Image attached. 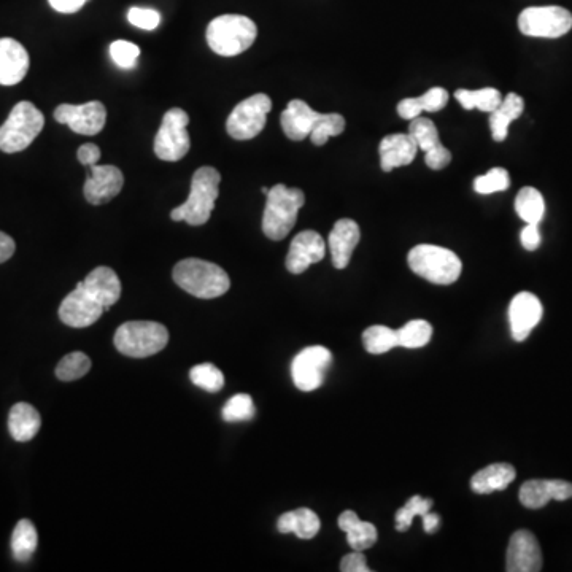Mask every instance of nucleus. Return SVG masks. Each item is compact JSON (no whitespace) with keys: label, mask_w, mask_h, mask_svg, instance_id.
Masks as SVG:
<instances>
[{"label":"nucleus","mask_w":572,"mask_h":572,"mask_svg":"<svg viewBox=\"0 0 572 572\" xmlns=\"http://www.w3.org/2000/svg\"><path fill=\"white\" fill-rule=\"evenodd\" d=\"M174 282L194 298L215 299L228 293L231 280L218 264L186 258L174 267Z\"/></svg>","instance_id":"nucleus-1"},{"label":"nucleus","mask_w":572,"mask_h":572,"mask_svg":"<svg viewBox=\"0 0 572 572\" xmlns=\"http://www.w3.org/2000/svg\"><path fill=\"white\" fill-rule=\"evenodd\" d=\"M221 175L215 167H199L191 180L190 196L171 212L174 221H186L191 226H202L212 217L220 194Z\"/></svg>","instance_id":"nucleus-2"},{"label":"nucleus","mask_w":572,"mask_h":572,"mask_svg":"<svg viewBox=\"0 0 572 572\" xmlns=\"http://www.w3.org/2000/svg\"><path fill=\"white\" fill-rule=\"evenodd\" d=\"M263 215V232L271 240H283L296 225L299 210L306 204V194L299 188L279 185L269 188Z\"/></svg>","instance_id":"nucleus-3"},{"label":"nucleus","mask_w":572,"mask_h":572,"mask_svg":"<svg viewBox=\"0 0 572 572\" xmlns=\"http://www.w3.org/2000/svg\"><path fill=\"white\" fill-rule=\"evenodd\" d=\"M258 37L255 21L244 15H221L210 21L207 43L217 55L232 58L252 47Z\"/></svg>","instance_id":"nucleus-4"},{"label":"nucleus","mask_w":572,"mask_h":572,"mask_svg":"<svg viewBox=\"0 0 572 572\" xmlns=\"http://www.w3.org/2000/svg\"><path fill=\"white\" fill-rule=\"evenodd\" d=\"M407 263L414 274L434 285H452L463 271L457 253L437 245H417L410 250Z\"/></svg>","instance_id":"nucleus-5"},{"label":"nucleus","mask_w":572,"mask_h":572,"mask_svg":"<svg viewBox=\"0 0 572 572\" xmlns=\"http://www.w3.org/2000/svg\"><path fill=\"white\" fill-rule=\"evenodd\" d=\"M115 347L129 358H148L166 348L169 331L156 321H128L116 329Z\"/></svg>","instance_id":"nucleus-6"},{"label":"nucleus","mask_w":572,"mask_h":572,"mask_svg":"<svg viewBox=\"0 0 572 572\" xmlns=\"http://www.w3.org/2000/svg\"><path fill=\"white\" fill-rule=\"evenodd\" d=\"M43 126L45 116L34 104L28 101L16 104L0 126V150L8 155L26 150L39 137Z\"/></svg>","instance_id":"nucleus-7"},{"label":"nucleus","mask_w":572,"mask_h":572,"mask_svg":"<svg viewBox=\"0 0 572 572\" xmlns=\"http://www.w3.org/2000/svg\"><path fill=\"white\" fill-rule=\"evenodd\" d=\"M190 115L183 109L167 110L163 116V123L155 137V155L161 161L177 163L188 155L191 148L190 134H188Z\"/></svg>","instance_id":"nucleus-8"},{"label":"nucleus","mask_w":572,"mask_h":572,"mask_svg":"<svg viewBox=\"0 0 572 572\" xmlns=\"http://www.w3.org/2000/svg\"><path fill=\"white\" fill-rule=\"evenodd\" d=\"M271 110L272 101L267 94H255L239 102L226 121L229 136L236 140L255 139L263 132Z\"/></svg>","instance_id":"nucleus-9"},{"label":"nucleus","mask_w":572,"mask_h":572,"mask_svg":"<svg viewBox=\"0 0 572 572\" xmlns=\"http://www.w3.org/2000/svg\"><path fill=\"white\" fill-rule=\"evenodd\" d=\"M518 29L528 37L558 39L572 29V15L563 7L526 8L518 16Z\"/></svg>","instance_id":"nucleus-10"},{"label":"nucleus","mask_w":572,"mask_h":572,"mask_svg":"<svg viewBox=\"0 0 572 572\" xmlns=\"http://www.w3.org/2000/svg\"><path fill=\"white\" fill-rule=\"evenodd\" d=\"M333 363V355L321 345L307 347L296 355L291 363V375L296 388L301 391H314L325 382L326 371Z\"/></svg>","instance_id":"nucleus-11"},{"label":"nucleus","mask_w":572,"mask_h":572,"mask_svg":"<svg viewBox=\"0 0 572 572\" xmlns=\"http://www.w3.org/2000/svg\"><path fill=\"white\" fill-rule=\"evenodd\" d=\"M55 120L67 124L72 131L82 136H96L104 129L107 110L99 101L82 105L61 104L55 110Z\"/></svg>","instance_id":"nucleus-12"},{"label":"nucleus","mask_w":572,"mask_h":572,"mask_svg":"<svg viewBox=\"0 0 572 572\" xmlns=\"http://www.w3.org/2000/svg\"><path fill=\"white\" fill-rule=\"evenodd\" d=\"M104 312V306L85 290L83 282L78 283L75 290L67 294L59 306V318L70 328H88L94 325Z\"/></svg>","instance_id":"nucleus-13"},{"label":"nucleus","mask_w":572,"mask_h":572,"mask_svg":"<svg viewBox=\"0 0 572 572\" xmlns=\"http://www.w3.org/2000/svg\"><path fill=\"white\" fill-rule=\"evenodd\" d=\"M325 255V240L318 232H299L291 242L290 250L286 255V269L294 275L304 274L312 264L320 263Z\"/></svg>","instance_id":"nucleus-14"},{"label":"nucleus","mask_w":572,"mask_h":572,"mask_svg":"<svg viewBox=\"0 0 572 572\" xmlns=\"http://www.w3.org/2000/svg\"><path fill=\"white\" fill-rule=\"evenodd\" d=\"M91 175L86 180L85 199L89 204L102 205L115 199L121 193L124 186L123 172L116 166H94L89 167Z\"/></svg>","instance_id":"nucleus-15"},{"label":"nucleus","mask_w":572,"mask_h":572,"mask_svg":"<svg viewBox=\"0 0 572 572\" xmlns=\"http://www.w3.org/2000/svg\"><path fill=\"white\" fill-rule=\"evenodd\" d=\"M506 569L509 572H538L542 569V552L538 539L531 531L512 534L507 547Z\"/></svg>","instance_id":"nucleus-16"},{"label":"nucleus","mask_w":572,"mask_h":572,"mask_svg":"<svg viewBox=\"0 0 572 572\" xmlns=\"http://www.w3.org/2000/svg\"><path fill=\"white\" fill-rule=\"evenodd\" d=\"M326 113L315 112L310 109L307 102L301 99H294L288 102V107L283 110L280 115V124H282L283 132L288 139L293 142H301V140L310 137V134L318 128V124L323 121Z\"/></svg>","instance_id":"nucleus-17"},{"label":"nucleus","mask_w":572,"mask_h":572,"mask_svg":"<svg viewBox=\"0 0 572 572\" xmlns=\"http://www.w3.org/2000/svg\"><path fill=\"white\" fill-rule=\"evenodd\" d=\"M542 304L533 293H518L509 306V321L514 341L523 342L542 318Z\"/></svg>","instance_id":"nucleus-18"},{"label":"nucleus","mask_w":572,"mask_h":572,"mask_svg":"<svg viewBox=\"0 0 572 572\" xmlns=\"http://www.w3.org/2000/svg\"><path fill=\"white\" fill-rule=\"evenodd\" d=\"M520 503L528 509H541L555 499L572 498V484L566 480H528L520 488Z\"/></svg>","instance_id":"nucleus-19"},{"label":"nucleus","mask_w":572,"mask_h":572,"mask_svg":"<svg viewBox=\"0 0 572 572\" xmlns=\"http://www.w3.org/2000/svg\"><path fill=\"white\" fill-rule=\"evenodd\" d=\"M361 231L356 221L342 218L329 232V250L336 269H345L350 264L356 245L360 244Z\"/></svg>","instance_id":"nucleus-20"},{"label":"nucleus","mask_w":572,"mask_h":572,"mask_svg":"<svg viewBox=\"0 0 572 572\" xmlns=\"http://www.w3.org/2000/svg\"><path fill=\"white\" fill-rule=\"evenodd\" d=\"M29 55L15 39H0V85L13 86L28 75Z\"/></svg>","instance_id":"nucleus-21"},{"label":"nucleus","mask_w":572,"mask_h":572,"mask_svg":"<svg viewBox=\"0 0 572 572\" xmlns=\"http://www.w3.org/2000/svg\"><path fill=\"white\" fill-rule=\"evenodd\" d=\"M379 153L382 171L391 172L398 167L414 163L418 147L409 134H393L380 142Z\"/></svg>","instance_id":"nucleus-22"},{"label":"nucleus","mask_w":572,"mask_h":572,"mask_svg":"<svg viewBox=\"0 0 572 572\" xmlns=\"http://www.w3.org/2000/svg\"><path fill=\"white\" fill-rule=\"evenodd\" d=\"M83 286L105 310L115 306L121 296V282L113 269L107 266L96 267L86 275Z\"/></svg>","instance_id":"nucleus-23"},{"label":"nucleus","mask_w":572,"mask_h":572,"mask_svg":"<svg viewBox=\"0 0 572 572\" xmlns=\"http://www.w3.org/2000/svg\"><path fill=\"white\" fill-rule=\"evenodd\" d=\"M42 426L39 410L28 402H18L8 415V429L16 442H28L37 436Z\"/></svg>","instance_id":"nucleus-24"},{"label":"nucleus","mask_w":572,"mask_h":572,"mask_svg":"<svg viewBox=\"0 0 572 572\" xmlns=\"http://www.w3.org/2000/svg\"><path fill=\"white\" fill-rule=\"evenodd\" d=\"M515 476H517V472H515L512 464H490L472 477L471 488L474 493H479V495L503 491L514 482Z\"/></svg>","instance_id":"nucleus-25"},{"label":"nucleus","mask_w":572,"mask_h":572,"mask_svg":"<svg viewBox=\"0 0 572 572\" xmlns=\"http://www.w3.org/2000/svg\"><path fill=\"white\" fill-rule=\"evenodd\" d=\"M525 110V101L515 93L503 97L495 112L490 113L491 137L495 142H504L509 134V126L522 116Z\"/></svg>","instance_id":"nucleus-26"},{"label":"nucleus","mask_w":572,"mask_h":572,"mask_svg":"<svg viewBox=\"0 0 572 572\" xmlns=\"http://www.w3.org/2000/svg\"><path fill=\"white\" fill-rule=\"evenodd\" d=\"M449 104V93L444 88H431L423 96L402 99L398 104V115L402 120H414L423 112H441Z\"/></svg>","instance_id":"nucleus-27"},{"label":"nucleus","mask_w":572,"mask_h":572,"mask_svg":"<svg viewBox=\"0 0 572 572\" xmlns=\"http://www.w3.org/2000/svg\"><path fill=\"white\" fill-rule=\"evenodd\" d=\"M339 528L347 534L348 545L353 550L371 549L377 542V528L372 523L363 522L356 512L345 511L339 517Z\"/></svg>","instance_id":"nucleus-28"},{"label":"nucleus","mask_w":572,"mask_h":572,"mask_svg":"<svg viewBox=\"0 0 572 572\" xmlns=\"http://www.w3.org/2000/svg\"><path fill=\"white\" fill-rule=\"evenodd\" d=\"M277 528L280 533H293L299 539H314L320 533L321 522L318 515L314 511H310L307 507H301L296 511L286 512L277 522Z\"/></svg>","instance_id":"nucleus-29"},{"label":"nucleus","mask_w":572,"mask_h":572,"mask_svg":"<svg viewBox=\"0 0 572 572\" xmlns=\"http://www.w3.org/2000/svg\"><path fill=\"white\" fill-rule=\"evenodd\" d=\"M455 99L464 110H480V112H495L503 102V94L495 88L458 89Z\"/></svg>","instance_id":"nucleus-30"},{"label":"nucleus","mask_w":572,"mask_h":572,"mask_svg":"<svg viewBox=\"0 0 572 572\" xmlns=\"http://www.w3.org/2000/svg\"><path fill=\"white\" fill-rule=\"evenodd\" d=\"M37 544H39V536H37L34 523H32L31 520L23 518V520H20L18 525L15 526V531H13V557H15L16 561L26 563V561L31 560L32 555H34L35 550H37Z\"/></svg>","instance_id":"nucleus-31"},{"label":"nucleus","mask_w":572,"mask_h":572,"mask_svg":"<svg viewBox=\"0 0 572 572\" xmlns=\"http://www.w3.org/2000/svg\"><path fill=\"white\" fill-rule=\"evenodd\" d=\"M515 212L525 223L539 225L545 213V202L541 191L531 186L518 191L517 199H515Z\"/></svg>","instance_id":"nucleus-32"},{"label":"nucleus","mask_w":572,"mask_h":572,"mask_svg":"<svg viewBox=\"0 0 572 572\" xmlns=\"http://www.w3.org/2000/svg\"><path fill=\"white\" fill-rule=\"evenodd\" d=\"M398 347L422 348L428 345L433 337V326L425 320H412L401 329H396Z\"/></svg>","instance_id":"nucleus-33"},{"label":"nucleus","mask_w":572,"mask_h":572,"mask_svg":"<svg viewBox=\"0 0 572 572\" xmlns=\"http://www.w3.org/2000/svg\"><path fill=\"white\" fill-rule=\"evenodd\" d=\"M364 348L372 355H382L398 347V336L395 329L388 326L375 325L363 333Z\"/></svg>","instance_id":"nucleus-34"},{"label":"nucleus","mask_w":572,"mask_h":572,"mask_svg":"<svg viewBox=\"0 0 572 572\" xmlns=\"http://www.w3.org/2000/svg\"><path fill=\"white\" fill-rule=\"evenodd\" d=\"M412 139L417 143L418 150L429 151L441 145V137L434 121L429 118H423L422 115L417 116L414 120H410L409 132Z\"/></svg>","instance_id":"nucleus-35"},{"label":"nucleus","mask_w":572,"mask_h":572,"mask_svg":"<svg viewBox=\"0 0 572 572\" xmlns=\"http://www.w3.org/2000/svg\"><path fill=\"white\" fill-rule=\"evenodd\" d=\"M91 369V360L83 352L69 353L56 366V377L62 382L82 379Z\"/></svg>","instance_id":"nucleus-36"},{"label":"nucleus","mask_w":572,"mask_h":572,"mask_svg":"<svg viewBox=\"0 0 572 572\" xmlns=\"http://www.w3.org/2000/svg\"><path fill=\"white\" fill-rule=\"evenodd\" d=\"M191 382L209 393H218L225 387V375L215 364L202 363L190 371Z\"/></svg>","instance_id":"nucleus-37"},{"label":"nucleus","mask_w":572,"mask_h":572,"mask_svg":"<svg viewBox=\"0 0 572 572\" xmlns=\"http://www.w3.org/2000/svg\"><path fill=\"white\" fill-rule=\"evenodd\" d=\"M431 507H433V499H425L420 495L412 496L407 501L406 506L401 507L396 512V528H398V531L409 530L412 522H414V518L423 517L426 512L431 511Z\"/></svg>","instance_id":"nucleus-38"},{"label":"nucleus","mask_w":572,"mask_h":572,"mask_svg":"<svg viewBox=\"0 0 572 572\" xmlns=\"http://www.w3.org/2000/svg\"><path fill=\"white\" fill-rule=\"evenodd\" d=\"M255 417V404L252 396L236 395L232 396L225 407H223V420L228 423L248 422Z\"/></svg>","instance_id":"nucleus-39"},{"label":"nucleus","mask_w":572,"mask_h":572,"mask_svg":"<svg viewBox=\"0 0 572 572\" xmlns=\"http://www.w3.org/2000/svg\"><path fill=\"white\" fill-rule=\"evenodd\" d=\"M511 186V175L503 167H493L488 174L474 180V191L479 194H493L506 191Z\"/></svg>","instance_id":"nucleus-40"},{"label":"nucleus","mask_w":572,"mask_h":572,"mask_svg":"<svg viewBox=\"0 0 572 572\" xmlns=\"http://www.w3.org/2000/svg\"><path fill=\"white\" fill-rule=\"evenodd\" d=\"M110 56L120 69H134L140 58V48L128 40H116L110 45Z\"/></svg>","instance_id":"nucleus-41"},{"label":"nucleus","mask_w":572,"mask_h":572,"mask_svg":"<svg viewBox=\"0 0 572 572\" xmlns=\"http://www.w3.org/2000/svg\"><path fill=\"white\" fill-rule=\"evenodd\" d=\"M128 21L143 31H155L161 23V15L153 8L132 7L129 8Z\"/></svg>","instance_id":"nucleus-42"},{"label":"nucleus","mask_w":572,"mask_h":572,"mask_svg":"<svg viewBox=\"0 0 572 572\" xmlns=\"http://www.w3.org/2000/svg\"><path fill=\"white\" fill-rule=\"evenodd\" d=\"M425 163L429 169L441 171V169H445V167L452 163V151H450L449 148H445L441 143L439 147L426 151Z\"/></svg>","instance_id":"nucleus-43"},{"label":"nucleus","mask_w":572,"mask_h":572,"mask_svg":"<svg viewBox=\"0 0 572 572\" xmlns=\"http://www.w3.org/2000/svg\"><path fill=\"white\" fill-rule=\"evenodd\" d=\"M341 571L342 572H371V568L368 566V561L364 557L360 550H353L352 553H348L342 558L341 561Z\"/></svg>","instance_id":"nucleus-44"},{"label":"nucleus","mask_w":572,"mask_h":572,"mask_svg":"<svg viewBox=\"0 0 572 572\" xmlns=\"http://www.w3.org/2000/svg\"><path fill=\"white\" fill-rule=\"evenodd\" d=\"M520 240H522V245L525 247V250H528V252L538 250L539 245H541V231H539V225H536V223H526L522 234H520Z\"/></svg>","instance_id":"nucleus-45"},{"label":"nucleus","mask_w":572,"mask_h":572,"mask_svg":"<svg viewBox=\"0 0 572 572\" xmlns=\"http://www.w3.org/2000/svg\"><path fill=\"white\" fill-rule=\"evenodd\" d=\"M101 156V148L97 147L96 143H85V145H82L77 151L78 161L86 167H91L99 163Z\"/></svg>","instance_id":"nucleus-46"},{"label":"nucleus","mask_w":572,"mask_h":572,"mask_svg":"<svg viewBox=\"0 0 572 572\" xmlns=\"http://www.w3.org/2000/svg\"><path fill=\"white\" fill-rule=\"evenodd\" d=\"M48 2L56 12L70 15V13L80 12L88 0H48Z\"/></svg>","instance_id":"nucleus-47"},{"label":"nucleus","mask_w":572,"mask_h":572,"mask_svg":"<svg viewBox=\"0 0 572 572\" xmlns=\"http://www.w3.org/2000/svg\"><path fill=\"white\" fill-rule=\"evenodd\" d=\"M16 245L12 237L0 231V264L5 263L15 255Z\"/></svg>","instance_id":"nucleus-48"},{"label":"nucleus","mask_w":572,"mask_h":572,"mask_svg":"<svg viewBox=\"0 0 572 572\" xmlns=\"http://www.w3.org/2000/svg\"><path fill=\"white\" fill-rule=\"evenodd\" d=\"M423 528H425L426 533L433 534L436 533L437 528L441 525V517L437 514H431V511L426 512L422 517Z\"/></svg>","instance_id":"nucleus-49"},{"label":"nucleus","mask_w":572,"mask_h":572,"mask_svg":"<svg viewBox=\"0 0 572 572\" xmlns=\"http://www.w3.org/2000/svg\"><path fill=\"white\" fill-rule=\"evenodd\" d=\"M261 191H263L264 194L269 193V188H266V186H264V188H261Z\"/></svg>","instance_id":"nucleus-50"}]
</instances>
